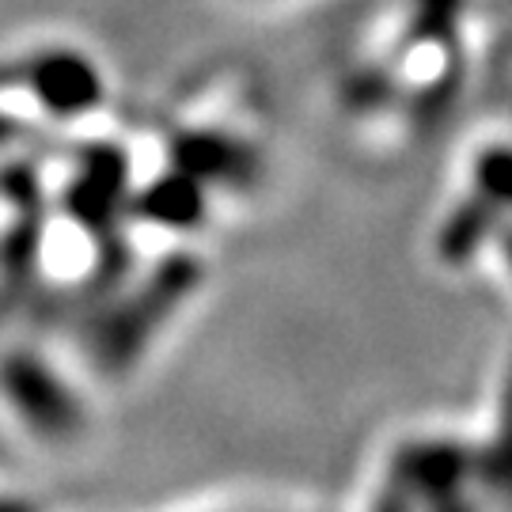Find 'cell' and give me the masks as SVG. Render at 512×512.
<instances>
[{
	"label": "cell",
	"instance_id": "1",
	"mask_svg": "<svg viewBox=\"0 0 512 512\" xmlns=\"http://www.w3.org/2000/svg\"><path fill=\"white\" fill-rule=\"evenodd\" d=\"M0 414L38 452H65L88 433V399L50 353L19 346L0 357Z\"/></svg>",
	"mask_w": 512,
	"mask_h": 512
},
{
	"label": "cell",
	"instance_id": "2",
	"mask_svg": "<svg viewBox=\"0 0 512 512\" xmlns=\"http://www.w3.org/2000/svg\"><path fill=\"white\" fill-rule=\"evenodd\" d=\"M0 512H50V509H46V501H38L35 494L0 482Z\"/></svg>",
	"mask_w": 512,
	"mask_h": 512
}]
</instances>
